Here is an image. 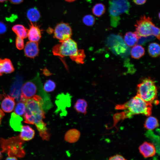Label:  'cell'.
Here are the masks:
<instances>
[{"instance_id":"1","label":"cell","mask_w":160,"mask_h":160,"mask_svg":"<svg viewBox=\"0 0 160 160\" xmlns=\"http://www.w3.org/2000/svg\"><path fill=\"white\" fill-rule=\"evenodd\" d=\"M26 109L23 115L24 122L35 124L40 136L43 140H48L50 135L46 124L43 120L45 118L44 102L42 98L39 95L24 100Z\"/></svg>"},{"instance_id":"2","label":"cell","mask_w":160,"mask_h":160,"mask_svg":"<svg viewBox=\"0 0 160 160\" xmlns=\"http://www.w3.org/2000/svg\"><path fill=\"white\" fill-rule=\"evenodd\" d=\"M46 92L44 90L39 73L33 79L28 81L22 86L21 89L20 101L31 98L35 95L41 96L44 102V108L46 106L51 105L50 100Z\"/></svg>"},{"instance_id":"3","label":"cell","mask_w":160,"mask_h":160,"mask_svg":"<svg viewBox=\"0 0 160 160\" xmlns=\"http://www.w3.org/2000/svg\"><path fill=\"white\" fill-rule=\"evenodd\" d=\"M52 49L54 55L61 57L68 56L77 63H82L85 57L84 50H78L76 42L71 38L60 42Z\"/></svg>"},{"instance_id":"4","label":"cell","mask_w":160,"mask_h":160,"mask_svg":"<svg viewBox=\"0 0 160 160\" xmlns=\"http://www.w3.org/2000/svg\"><path fill=\"white\" fill-rule=\"evenodd\" d=\"M115 108L117 110H125L123 112V116L126 118L140 114L150 116L152 112V105L136 95L124 104L117 105Z\"/></svg>"},{"instance_id":"5","label":"cell","mask_w":160,"mask_h":160,"mask_svg":"<svg viewBox=\"0 0 160 160\" xmlns=\"http://www.w3.org/2000/svg\"><path fill=\"white\" fill-rule=\"evenodd\" d=\"M137 95L147 102L158 104L157 89L154 81L151 78L144 79L137 86Z\"/></svg>"},{"instance_id":"6","label":"cell","mask_w":160,"mask_h":160,"mask_svg":"<svg viewBox=\"0 0 160 160\" xmlns=\"http://www.w3.org/2000/svg\"><path fill=\"white\" fill-rule=\"evenodd\" d=\"M24 141L19 136L8 139L0 138V145L2 152L7 153L9 156L19 158L24 157L25 152L23 147Z\"/></svg>"},{"instance_id":"7","label":"cell","mask_w":160,"mask_h":160,"mask_svg":"<svg viewBox=\"0 0 160 160\" xmlns=\"http://www.w3.org/2000/svg\"><path fill=\"white\" fill-rule=\"evenodd\" d=\"M135 32L139 38L151 36L160 39V29L153 23L152 19L145 15L141 16L135 25Z\"/></svg>"},{"instance_id":"8","label":"cell","mask_w":160,"mask_h":160,"mask_svg":"<svg viewBox=\"0 0 160 160\" xmlns=\"http://www.w3.org/2000/svg\"><path fill=\"white\" fill-rule=\"evenodd\" d=\"M130 4L128 0H112L110 2L109 12L113 21L118 20L120 15L128 12Z\"/></svg>"},{"instance_id":"9","label":"cell","mask_w":160,"mask_h":160,"mask_svg":"<svg viewBox=\"0 0 160 160\" xmlns=\"http://www.w3.org/2000/svg\"><path fill=\"white\" fill-rule=\"evenodd\" d=\"M72 30L69 24L61 22L57 24L54 30V37L62 42L71 38Z\"/></svg>"},{"instance_id":"10","label":"cell","mask_w":160,"mask_h":160,"mask_svg":"<svg viewBox=\"0 0 160 160\" xmlns=\"http://www.w3.org/2000/svg\"><path fill=\"white\" fill-rule=\"evenodd\" d=\"M139 152L145 158L151 157L156 153V149L154 145L151 143L145 142L139 147Z\"/></svg>"},{"instance_id":"11","label":"cell","mask_w":160,"mask_h":160,"mask_svg":"<svg viewBox=\"0 0 160 160\" xmlns=\"http://www.w3.org/2000/svg\"><path fill=\"white\" fill-rule=\"evenodd\" d=\"M39 52L38 42L29 41L26 42L24 47V53L26 57L34 58L38 56Z\"/></svg>"},{"instance_id":"12","label":"cell","mask_w":160,"mask_h":160,"mask_svg":"<svg viewBox=\"0 0 160 160\" xmlns=\"http://www.w3.org/2000/svg\"><path fill=\"white\" fill-rule=\"evenodd\" d=\"M41 37V30L39 26L31 22L28 29L27 37L31 41L38 42Z\"/></svg>"},{"instance_id":"13","label":"cell","mask_w":160,"mask_h":160,"mask_svg":"<svg viewBox=\"0 0 160 160\" xmlns=\"http://www.w3.org/2000/svg\"><path fill=\"white\" fill-rule=\"evenodd\" d=\"M4 98L1 103L2 110L7 113H10L14 109L15 103V98L11 96L4 95Z\"/></svg>"},{"instance_id":"14","label":"cell","mask_w":160,"mask_h":160,"mask_svg":"<svg viewBox=\"0 0 160 160\" xmlns=\"http://www.w3.org/2000/svg\"><path fill=\"white\" fill-rule=\"evenodd\" d=\"M15 68L10 60L7 58H0V76L4 74L11 73Z\"/></svg>"},{"instance_id":"15","label":"cell","mask_w":160,"mask_h":160,"mask_svg":"<svg viewBox=\"0 0 160 160\" xmlns=\"http://www.w3.org/2000/svg\"><path fill=\"white\" fill-rule=\"evenodd\" d=\"M22 82L20 79H17L15 80L10 88V93L11 96L18 101H20Z\"/></svg>"},{"instance_id":"16","label":"cell","mask_w":160,"mask_h":160,"mask_svg":"<svg viewBox=\"0 0 160 160\" xmlns=\"http://www.w3.org/2000/svg\"><path fill=\"white\" fill-rule=\"evenodd\" d=\"M20 135V139L23 141H28L32 140L34 137V130L28 125L23 126Z\"/></svg>"},{"instance_id":"17","label":"cell","mask_w":160,"mask_h":160,"mask_svg":"<svg viewBox=\"0 0 160 160\" xmlns=\"http://www.w3.org/2000/svg\"><path fill=\"white\" fill-rule=\"evenodd\" d=\"M22 120V118L20 116L12 113L9 121L10 125L14 130L20 131L23 126L21 123Z\"/></svg>"},{"instance_id":"18","label":"cell","mask_w":160,"mask_h":160,"mask_svg":"<svg viewBox=\"0 0 160 160\" xmlns=\"http://www.w3.org/2000/svg\"><path fill=\"white\" fill-rule=\"evenodd\" d=\"M80 136V133L77 129H72L68 130L64 136L65 140L68 142L73 143L76 142Z\"/></svg>"},{"instance_id":"19","label":"cell","mask_w":160,"mask_h":160,"mask_svg":"<svg viewBox=\"0 0 160 160\" xmlns=\"http://www.w3.org/2000/svg\"><path fill=\"white\" fill-rule=\"evenodd\" d=\"M139 37L135 32L129 31L124 35V40L129 47H133L137 43Z\"/></svg>"},{"instance_id":"20","label":"cell","mask_w":160,"mask_h":160,"mask_svg":"<svg viewBox=\"0 0 160 160\" xmlns=\"http://www.w3.org/2000/svg\"><path fill=\"white\" fill-rule=\"evenodd\" d=\"M27 17L30 22L34 23L38 21L40 18L41 15L38 9L33 7L29 9L27 12Z\"/></svg>"},{"instance_id":"21","label":"cell","mask_w":160,"mask_h":160,"mask_svg":"<svg viewBox=\"0 0 160 160\" xmlns=\"http://www.w3.org/2000/svg\"><path fill=\"white\" fill-rule=\"evenodd\" d=\"M28 29L24 26L21 24H16L12 28V31L17 36L23 39L27 37Z\"/></svg>"},{"instance_id":"22","label":"cell","mask_w":160,"mask_h":160,"mask_svg":"<svg viewBox=\"0 0 160 160\" xmlns=\"http://www.w3.org/2000/svg\"><path fill=\"white\" fill-rule=\"evenodd\" d=\"M145 49L141 45H135L132 47L131 51V57L135 59H139L145 54Z\"/></svg>"},{"instance_id":"23","label":"cell","mask_w":160,"mask_h":160,"mask_svg":"<svg viewBox=\"0 0 160 160\" xmlns=\"http://www.w3.org/2000/svg\"><path fill=\"white\" fill-rule=\"evenodd\" d=\"M87 104L84 99H78L74 104V108L78 112L85 115L87 112Z\"/></svg>"},{"instance_id":"24","label":"cell","mask_w":160,"mask_h":160,"mask_svg":"<svg viewBox=\"0 0 160 160\" xmlns=\"http://www.w3.org/2000/svg\"><path fill=\"white\" fill-rule=\"evenodd\" d=\"M160 46L156 42L150 43L148 47V52L149 55L152 57H156L160 55Z\"/></svg>"},{"instance_id":"25","label":"cell","mask_w":160,"mask_h":160,"mask_svg":"<svg viewBox=\"0 0 160 160\" xmlns=\"http://www.w3.org/2000/svg\"><path fill=\"white\" fill-rule=\"evenodd\" d=\"M144 125L145 128L148 130H151L158 126L159 123L155 117L150 116L146 119Z\"/></svg>"},{"instance_id":"26","label":"cell","mask_w":160,"mask_h":160,"mask_svg":"<svg viewBox=\"0 0 160 160\" xmlns=\"http://www.w3.org/2000/svg\"><path fill=\"white\" fill-rule=\"evenodd\" d=\"M105 7L102 3H98L95 4L92 9L93 14L95 16L100 17L105 12Z\"/></svg>"},{"instance_id":"27","label":"cell","mask_w":160,"mask_h":160,"mask_svg":"<svg viewBox=\"0 0 160 160\" xmlns=\"http://www.w3.org/2000/svg\"><path fill=\"white\" fill-rule=\"evenodd\" d=\"M26 106L25 102L23 101H18L15 105L14 112L19 116H23L25 112Z\"/></svg>"},{"instance_id":"28","label":"cell","mask_w":160,"mask_h":160,"mask_svg":"<svg viewBox=\"0 0 160 160\" xmlns=\"http://www.w3.org/2000/svg\"><path fill=\"white\" fill-rule=\"evenodd\" d=\"M43 87L44 90L46 92H50L55 89L56 84L53 81L49 79L45 82Z\"/></svg>"},{"instance_id":"29","label":"cell","mask_w":160,"mask_h":160,"mask_svg":"<svg viewBox=\"0 0 160 160\" xmlns=\"http://www.w3.org/2000/svg\"><path fill=\"white\" fill-rule=\"evenodd\" d=\"M95 18L92 15L88 14L84 16L82 18L83 23L87 26H92L95 23Z\"/></svg>"},{"instance_id":"30","label":"cell","mask_w":160,"mask_h":160,"mask_svg":"<svg viewBox=\"0 0 160 160\" xmlns=\"http://www.w3.org/2000/svg\"><path fill=\"white\" fill-rule=\"evenodd\" d=\"M15 45L17 49L21 50L24 47L23 39L17 36L15 39Z\"/></svg>"},{"instance_id":"31","label":"cell","mask_w":160,"mask_h":160,"mask_svg":"<svg viewBox=\"0 0 160 160\" xmlns=\"http://www.w3.org/2000/svg\"><path fill=\"white\" fill-rule=\"evenodd\" d=\"M108 160H127L122 155L117 154L110 157Z\"/></svg>"},{"instance_id":"32","label":"cell","mask_w":160,"mask_h":160,"mask_svg":"<svg viewBox=\"0 0 160 160\" xmlns=\"http://www.w3.org/2000/svg\"><path fill=\"white\" fill-rule=\"evenodd\" d=\"M7 30L6 25L3 22L0 21V34L5 33Z\"/></svg>"},{"instance_id":"33","label":"cell","mask_w":160,"mask_h":160,"mask_svg":"<svg viewBox=\"0 0 160 160\" xmlns=\"http://www.w3.org/2000/svg\"><path fill=\"white\" fill-rule=\"evenodd\" d=\"M134 2L136 4L141 5L145 3L147 0H133Z\"/></svg>"},{"instance_id":"34","label":"cell","mask_w":160,"mask_h":160,"mask_svg":"<svg viewBox=\"0 0 160 160\" xmlns=\"http://www.w3.org/2000/svg\"><path fill=\"white\" fill-rule=\"evenodd\" d=\"M13 4H17L21 3L24 0H9Z\"/></svg>"},{"instance_id":"35","label":"cell","mask_w":160,"mask_h":160,"mask_svg":"<svg viewBox=\"0 0 160 160\" xmlns=\"http://www.w3.org/2000/svg\"><path fill=\"white\" fill-rule=\"evenodd\" d=\"M4 115V113L2 110L0 109V125L1 124V120Z\"/></svg>"},{"instance_id":"36","label":"cell","mask_w":160,"mask_h":160,"mask_svg":"<svg viewBox=\"0 0 160 160\" xmlns=\"http://www.w3.org/2000/svg\"><path fill=\"white\" fill-rule=\"evenodd\" d=\"M5 160H18L17 158L15 156H9Z\"/></svg>"},{"instance_id":"37","label":"cell","mask_w":160,"mask_h":160,"mask_svg":"<svg viewBox=\"0 0 160 160\" xmlns=\"http://www.w3.org/2000/svg\"><path fill=\"white\" fill-rule=\"evenodd\" d=\"M65 0V1L68 2H74L75 1H76V0Z\"/></svg>"},{"instance_id":"38","label":"cell","mask_w":160,"mask_h":160,"mask_svg":"<svg viewBox=\"0 0 160 160\" xmlns=\"http://www.w3.org/2000/svg\"><path fill=\"white\" fill-rule=\"evenodd\" d=\"M7 0H0V3L4 2Z\"/></svg>"},{"instance_id":"39","label":"cell","mask_w":160,"mask_h":160,"mask_svg":"<svg viewBox=\"0 0 160 160\" xmlns=\"http://www.w3.org/2000/svg\"><path fill=\"white\" fill-rule=\"evenodd\" d=\"M2 157V155L1 153V152L0 151V159H1Z\"/></svg>"}]
</instances>
